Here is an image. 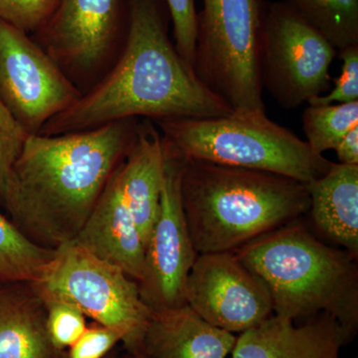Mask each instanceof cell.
Instances as JSON below:
<instances>
[{
	"instance_id": "13",
	"label": "cell",
	"mask_w": 358,
	"mask_h": 358,
	"mask_svg": "<svg viewBox=\"0 0 358 358\" xmlns=\"http://www.w3.org/2000/svg\"><path fill=\"white\" fill-rule=\"evenodd\" d=\"M352 338L331 315L308 317L301 326L271 315L238 336L233 358H341Z\"/></svg>"
},
{
	"instance_id": "6",
	"label": "cell",
	"mask_w": 358,
	"mask_h": 358,
	"mask_svg": "<svg viewBox=\"0 0 358 358\" xmlns=\"http://www.w3.org/2000/svg\"><path fill=\"white\" fill-rule=\"evenodd\" d=\"M193 70L232 110H265L261 0H202Z\"/></svg>"
},
{
	"instance_id": "1",
	"label": "cell",
	"mask_w": 358,
	"mask_h": 358,
	"mask_svg": "<svg viewBox=\"0 0 358 358\" xmlns=\"http://www.w3.org/2000/svg\"><path fill=\"white\" fill-rule=\"evenodd\" d=\"M136 134L129 120L76 133L29 134L3 204L11 221L45 248L74 241Z\"/></svg>"
},
{
	"instance_id": "4",
	"label": "cell",
	"mask_w": 358,
	"mask_h": 358,
	"mask_svg": "<svg viewBox=\"0 0 358 358\" xmlns=\"http://www.w3.org/2000/svg\"><path fill=\"white\" fill-rule=\"evenodd\" d=\"M233 252L267 287L275 315L294 320L327 313L355 338L357 256L320 241L301 218Z\"/></svg>"
},
{
	"instance_id": "24",
	"label": "cell",
	"mask_w": 358,
	"mask_h": 358,
	"mask_svg": "<svg viewBox=\"0 0 358 358\" xmlns=\"http://www.w3.org/2000/svg\"><path fill=\"white\" fill-rule=\"evenodd\" d=\"M45 301L47 307V329L52 343L59 350H67L86 331V317L76 307L65 301Z\"/></svg>"
},
{
	"instance_id": "29",
	"label": "cell",
	"mask_w": 358,
	"mask_h": 358,
	"mask_svg": "<svg viewBox=\"0 0 358 358\" xmlns=\"http://www.w3.org/2000/svg\"><path fill=\"white\" fill-rule=\"evenodd\" d=\"M119 358H145L140 353L127 352L119 355Z\"/></svg>"
},
{
	"instance_id": "21",
	"label": "cell",
	"mask_w": 358,
	"mask_h": 358,
	"mask_svg": "<svg viewBox=\"0 0 358 358\" xmlns=\"http://www.w3.org/2000/svg\"><path fill=\"white\" fill-rule=\"evenodd\" d=\"M303 129L315 155L336 150L341 140L358 127L357 102L338 105H308L303 112Z\"/></svg>"
},
{
	"instance_id": "22",
	"label": "cell",
	"mask_w": 358,
	"mask_h": 358,
	"mask_svg": "<svg viewBox=\"0 0 358 358\" xmlns=\"http://www.w3.org/2000/svg\"><path fill=\"white\" fill-rule=\"evenodd\" d=\"M29 134L0 99V204L8 195L13 166Z\"/></svg>"
},
{
	"instance_id": "25",
	"label": "cell",
	"mask_w": 358,
	"mask_h": 358,
	"mask_svg": "<svg viewBox=\"0 0 358 358\" xmlns=\"http://www.w3.org/2000/svg\"><path fill=\"white\" fill-rule=\"evenodd\" d=\"M173 24L176 50L193 68L197 37L195 0H164Z\"/></svg>"
},
{
	"instance_id": "12",
	"label": "cell",
	"mask_w": 358,
	"mask_h": 358,
	"mask_svg": "<svg viewBox=\"0 0 358 358\" xmlns=\"http://www.w3.org/2000/svg\"><path fill=\"white\" fill-rule=\"evenodd\" d=\"M119 9L120 0H60L43 28L49 55L75 69L96 67L114 41Z\"/></svg>"
},
{
	"instance_id": "30",
	"label": "cell",
	"mask_w": 358,
	"mask_h": 358,
	"mask_svg": "<svg viewBox=\"0 0 358 358\" xmlns=\"http://www.w3.org/2000/svg\"><path fill=\"white\" fill-rule=\"evenodd\" d=\"M120 353L117 352V350H115V348L114 350H110L109 353H108L107 355H106L103 358H119Z\"/></svg>"
},
{
	"instance_id": "10",
	"label": "cell",
	"mask_w": 358,
	"mask_h": 358,
	"mask_svg": "<svg viewBox=\"0 0 358 358\" xmlns=\"http://www.w3.org/2000/svg\"><path fill=\"white\" fill-rule=\"evenodd\" d=\"M81 98L48 53L26 33L0 21V99L28 134Z\"/></svg>"
},
{
	"instance_id": "9",
	"label": "cell",
	"mask_w": 358,
	"mask_h": 358,
	"mask_svg": "<svg viewBox=\"0 0 358 358\" xmlns=\"http://www.w3.org/2000/svg\"><path fill=\"white\" fill-rule=\"evenodd\" d=\"M164 145L159 211L145 244V271L138 282L141 300L150 310L185 305L186 280L199 256L190 238L181 199L186 159L164 140Z\"/></svg>"
},
{
	"instance_id": "7",
	"label": "cell",
	"mask_w": 358,
	"mask_h": 358,
	"mask_svg": "<svg viewBox=\"0 0 358 358\" xmlns=\"http://www.w3.org/2000/svg\"><path fill=\"white\" fill-rule=\"evenodd\" d=\"M45 300L65 301L85 317L119 331L134 352L150 317L138 282L121 268L91 255L74 242L56 249L43 277L32 282Z\"/></svg>"
},
{
	"instance_id": "8",
	"label": "cell",
	"mask_w": 358,
	"mask_h": 358,
	"mask_svg": "<svg viewBox=\"0 0 358 358\" xmlns=\"http://www.w3.org/2000/svg\"><path fill=\"white\" fill-rule=\"evenodd\" d=\"M336 53L285 2L261 4V80L281 107L294 109L322 96L331 83Z\"/></svg>"
},
{
	"instance_id": "23",
	"label": "cell",
	"mask_w": 358,
	"mask_h": 358,
	"mask_svg": "<svg viewBox=\"0 0 358 358\" xmlns=\"http://www.w3.org/2000/svg\"><path fill=\"white\" fill-rule=\"evenodd\" d=\"M60 0H0V21L27 33L43 29Z\"/></svg>"
},
{
	"instance_id": "15",
	"label": "cell",
	"mask_w": 358,
	"mask_h": 358,
	"mask_svg": "<svg viewBox=\"0 0 358 358\" xmlns=\"http://www.w3.org/2000/svg\"><path fill=\"white\" fill-rule=\"evenodd\" d=\"M237 336L205 322L188 305L150 310L136 353L145 358H225Z\"/></svg>"
},
{
	"instance_id": "17",
	"label": "cell",
	"mask_w": 358,
	"mask_h": 358,
	"mask_svg": "<svg viewBox=\"0 0 358 358\" xmlns=\"http://www.w3.org/2000/svg\"><path fill=\"white\" fill-rule=\"evenodd\" d=\"M0 358H66L52 343L46 301L32 282L0 286Z\"/></svg>"
},
{
	"instance_id": "18",
	"label": "cell",
	"mask_w": 358,
	"mask_h": 358,
	"mask_svg": "<svg viewBox=\"0 0 358 358\" xmlns=\"http://www.w3.org/2000/svg\"><path fill=\"white\" fill-rule=\"evenodd\" d=\"M306 185L313 226L358 257V166L334 162L327 173Z\"/></svg>"
},
{
	"instance_id": "5",
	"label": "cell",
	"mask_w": 358,
	"mask_h": 358,
	"mask_svg": "<svg viewBox=\"0 0 358 358\" xmlns=\"http://www.w3.org/2000/svg\"><path fill=\"white\" fill-rule=\"evenodd\" d=\"M162 138L186 159L266 171L312 182L334 162L268 119L265 110H233L209 119L162 120Z\"/></svg>"
},
{
	"instance_id": "2",
	"label": "cell",
	"mask_w": 358,
	"mask_h": 358,
	"mask_svg": "<svg viewBox=\"0 0 358 358\" xmlns=\"http://www.w3.org/2000/svg\"><path fill=\"white\" fill-rule=\"evenodd\" d=\"M232 110L179 55L157 0H131L126 48L115 69L40 134L76 133L134 117L209 119Z\"/></svg>"
},
{
	"instance_id": "27",
	"label": "cell",
	"mask_w": 358,
	"mask_h": 358,
	"mask_svg": "<svg viewBox=\"0 0 358 358\" xmlns=\"http://www.w3.org/2000/svg\"><path fill=\"white\" fill-rule=\"evenodd\" d=\"M122 339L119 331L95 322L66 350V358H103Z\"/></svg>"
},
{
	"instance_id": "3",
	"label": "cell",
	"mask_w": 358,
	"mask_h": 358,
	"mask_svg": "<svg viewBox=\"0 0 358 358\" xmlns=\"http://www.w3.org/2000/svg\"><path fill=\"white\" fill-rule=\"evenodd\" d=\"M181 199L197 254L235 251L300 219L310 205L300 181L193 159H186Z\"/></svg>"
},
{
	"instance_id": "28",
	"label": "cell",
	"mask_w": 358,
	"mask_h": 358,
	"mask_svg": "<svg viewBox=\"0 0 358 358\" xmlns=\"http://www.w3.org/2000/svg\"><path fill=\"white\" fill-rule=\"evenodd\" d=\"M334 152H336L338 164L358 166V127L346 134Z\"/></svg>"
},
{
	"instance_id": "19",
	"label": "cell",
	"mask_w": 358,
	"mask_h": 358,
	"mask_svg": "<svg viewBox=\"0 0 358 358\" xmlns=\"http://www.w3.org/2000/svg\"><path fill=\"white\" fill-rule=\"evenodd\" d=\"M55 255L56 250L35 243L0 213V286L38 282Z\"/></svg>"
},
{
	"instance_id": "26",
	"label": "cell",
	"mask_w": 358,
	"mask_h": 358,
	"mask_svg": "<svg viewBox=\"0 0 358 358\" xmlns=\"http://www.w3.org/2000/svg\"><path fill=\"white\" fill-rule=\"evenodd\" d=\"M343 60L341 76L334 80L333 90L327 95L315 96L308 105H338L358 101V46L338 51Z\"/></svg>"
},
{
	"instance_id": "14",
	"label": "cell",
	"mask_w": 358,
	"mask_h": 358,
	"mask_svg": "<svg viewBox=\"0 0 358 358\" xmlns=\"http://www.w3.org/2000/svg\"><path fill=\"white\" fill-rule=\"evenodd\" d=\"M74 243L140 282L145 246L131 211L110 176Z\"/></svg>"
},
{
	"instance_id": "16",
	"label": "cell",
	"mask_w": 358,
	"mask_h": 358,
	"mask_svg": "<svg viewBox=\"0 0 358 358\" xmlns=\"http://www.w3.org/2000/svg\"><path fill=\"white\" fill-rule=\"evenodd\" d=\"M164 169L162 136L147 122L136 131L128 154L113 173L145 246L159 211Z\"/></svg>"
},
{
	"instance_id": "20",
	"label": "cell",
	"mask_w": 358,
	"mask_h": 358,
	"mask_svg": "<svg viewBox=\"0 0 358 358\" xmlns=\"http://www.w3.org/2000/svg\"><path fill=\"white\" fill-rule=\"evenodd\" d=\"M336 51L358 46V0H284Z\"/></svg>"
},
{
	"instance_id": "11",
	"label": "cell",
	"mask_w": 358,
	"mask_h": 358,
	"mask_svg": "<svg viewBox=\"0 0 358 358\" xmlns=\"http://www.w3.org/2000/svg\"><path fill=\"white\" fill-rule=\"evenodd\" d=\"M185 299L205 322L232 334L274 315L267 287L234 252L199 254L186 280Z\"/></svg>"
}]
</instances>
